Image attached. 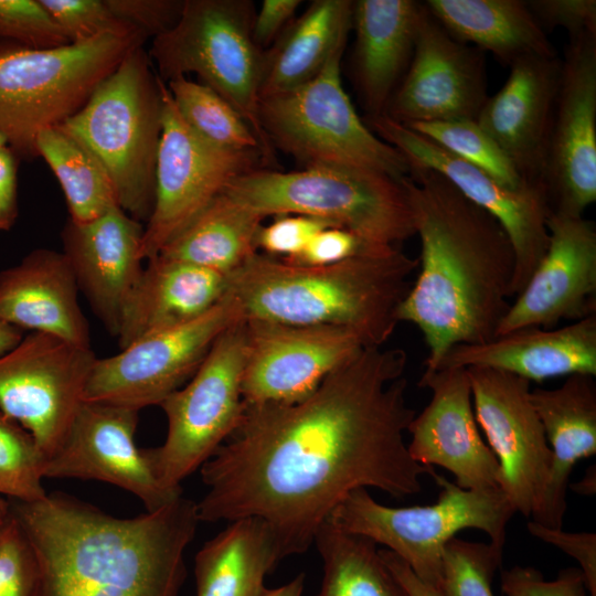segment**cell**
<instances>
[{"label": "cell", "mask_w": 596, "mask_h": 596, "mask_svg": "<svg viewBox=\"0 0 596 596\" xmlns=\"http://www.w3.org/2000/svg\"><path fill=\"white\" fill-rule=\"evenodd\" d=\"M404 350L364 347L307 397L246 405L240 424L200 468V522L258 518L281 557L305 553L354 489L393 498L422 490L434 468L408 454L416 412L406 400Z\"/></svg>", "instance_id": "obj_1"}, {"label": "cell", "mask_w": 596, "mask_h": 596, "mask_svg": "<svg viewBox=\"0 0 596 596\" xmlns=\"http://www.w3.org/2000/svg\"><path fill=\"white\" fill-rule=\"evenodd\" d=\"M402 183L421 255L397 319L422 332L423 373H432L454 347L496 337L511 304L515 256L501 224L440 173L409 164Z\"/></svg>", "instance_id": "obj_2"}, {"label": "cell", "mask_w": 596, "mask_h": 596, "mask_svg": "<svg viewBox=\"0 0 596 596\" xmlns=\"http://www.w3.org/2000/svg\"><path fill=\"white\" fill-rule=\"evenodd\" d=\"M10 503L35 561L32 596H179L195 501L181 494L132 518L61 492Z\"/></svg>", "instance_id": "obj_3"}, {"label": "cell", "mask_w": 596, "mask_h": 596, "mask_svg": "<svg viewBox=\"0 0 596 596\" xmlns=\"http://www.w3.org/2000/svg\"><path fill=\"white\" fill-rule=\"evenodd\" d=\"M418 268L396 246L327 266H298L255 253L227 275L226 294L243 319L295 326H336L368 347H383Z\"/></svg>", "instance_id": "obj_4"}, {"label": "cell", "mask_w": 596, "mask_h": 596, "mask_svg": "<svg viewBox=\"0 0 596 596\" xmlns=\"http://www.w3.org/2000/svg\"><path fill=\"white\" fill-rule=\"evenodd\" d=\"M161 84L148 52L138 46L58 125L100 163L119 207L140 223L149 220L155 204Z\"/></svg>", "instance_id": "obj_5"}, {"label": "cell", "mask_w": 596, "mask_h": 596, "mask_svg": "<svg viewBox=\"0 0 596 596\" xmlns=\"http://www.w3.org/2000/svg\"><path fill=\"white\" fill-rule=\"evenodd\" d=\"M233 201L269 215L299 214L349 230L386 246L415 235L402 179L350 166H311L280 172L253 169L222 191Z\"/></svg>", "instance_id": "obj_6"}, {"label": "cell", "mask_w": 596, "mask_h": 596, "mask_svg": "<svg viewBox=\"0 0 596 596\" xmlns=\"http://www.w3.org/2000/svg\"><path fill=\"white\" fill-rule=\"evenodd\" d=\"M147 39L135 30L54 49L0 41V132L15 156L38 158L39 134L79 110L98 84Z\"/></svg>", "instance_id": "obj_7"}, {"label": "cell", "mask_w": 596, "mask_h": 596, "mask_svg": "<svg viewBox=\"0 0 596 596\" xmlns=\"http://www.w3.org/2000/svg\"><path fill=\"white\" fill-rule=\"evenodd\" d=\"M440 491L435 503L393 508L366 488L351 491L329 519L341 530L365 536L401 557L424 582L438 588L446 544L465 529H477L503 552L507 525L515 510L500 488L464 489L433 476Z\"/></svg>", "instance_id": "obj_8"}, {"label": "cell", "mask_w": 596, "mask_h": 596, "mask_svg": "<svg viewBox=\"0 0 596 596\" xmlns=\"http://www.w3.org/2000/svg\"><path fill=\"white\" fill-rule=\"evenodd\" d=\"M254 15L248 0H184L178 22L152 39L148 55L163 82L193 73L230 103L270 161L258 116L264 53L253 39Z\"/></svg>", "instance_id": "obj_9"}, {"label": "cell", "mask_w": 596, "mask_h": 596, "mask_svg": "<svg viewBox=\"0 0 596 596\" xmlns=\"http://www.w3.org/2000/svg\"><path fill=\"white\" fill-rule=\"evenodd\" d=\"M342 54L308 83L262 98V129L272 147L306 167H359L402 179L409 173L407 160L364 124L343 89Z\"/></svg>", "instance_id": "obj_10"}, {"label": "cell", "mask_w": 596, "mask_h": 596, "mask_svg": "<svg viewBox=\"0 0 596 596\" xmlns=\"http://www.w3.org/2000/svg\"><path fill=\"white\" fill-rule=\"evenodd\" d=\"M244 320L213 343L191 379L161 404L168 432L161 446L145 448L158 481L168 490L202 467L228 438L245 409Z\"/></svg>", "instance_id": "obj_11"}, {"label": "cell", "mask_w": 596, "mask_h": 596, "mask_svg": "<svg viewBox=\"0 0 596 596\" xmlns=\"http://www.w3.org/2000/svg\"><path fill=\"white\" fill-rule=\"evenodd\" d=\"M96 360L92 348L42 332L23 336L0 356V412L31 434L43 465L84 403Z\"/></svg>", "instance_id": "obj_12"}, {"label": "cell", "mask_w": 596, "mask_h": 596, "mask_svg": "<svg viewBox=\"0 0 596 596\" xmlns=\"http://www.w3.org/2000/svg\"><path fill=\"white\" fill-rule=\"evenodd\" d=\"M242 320L238 306L226 294L195 319L151 333L114 355L97 358L84 402L136 411L160 406L191 379L216 339Z\"/></svg>", "instance_id": "obj_13"}, {"label": "cell", "mask_w": 596, "mask_h": 596, "mask_svg": "<svg viewBox=\"0 0 596 596\" xmlns=\"http://www.w3.org/2000/svg\"><path fill=\"white\" fill-rule=\"evenodd\" d=\"M161 93L155 204L143 226V260L157 256L230 181L256 169L264 159L259 152L228 151L206 142L183 121L163 81Z\"/></svg>", "instance_id": "obj_14"}, {"label": "cell", "mask_w": 596, "mask_h": 596, "mask_svg": "<svg viewBox=\"0 0 596 596\" xmlns=\"http://www.w3.org/2000/svg\"><path fill=\"white\" fill-rule=\"evenodd\" d=\"M369 128L407 160L444 175L468 200L491 214L504 228L515 256L512 299L523 289L549 245L551 206L543 187L513 190L425 136L385 115L369 118Z\"/></svg>", "instance_id": "obj_15"}, {"label": "cell", "mask_w": 596, "mask_h": 596, "mask_svg": "<svg viewBox=\"0 0 596 596\" xmlns=\"http://www.w3.org/2000/svg\"><path fill=\"white\" fill-rule=\"evenodd\" d=\"M477 424L499 462L498 487L515 512L531 518L540 505L552 462L530 383L487 368H468Z\"/></svg>", "instance_id": "obj_16"}, {"label": "cell", "mask_w": 596, "mask_h": 596, "mask_svg": "<svg viewBox=\"0 0 596 596\" xmlns=\"http://www.w3.org/2000/svg\"><path fill=\"white\" fill-rule=\"evenodd\" d=\"M243 400L289 404L304 400L365 345L353 331L336 326H295L246 319Z\"/></svg>", "instance_id": "obj_17"}, {"label": "cell", "mask_w": 596, "mask_h": 596, "mask_svg": "<svg viewBox=\"0 0 596 596\" xmlns=\"http://www.w3.org/2000/svg\"><path fill=\"white\" fill-rule=\"evenodd\" d=\"M544 185L551 212L583 216L596 201V34L570 38L561 60Z\"/></svg>", "instance_id": "obj_18"}, {"label": "cell", "mask_w": 596, "mask_h": 596, "mask_svg": "<svg viewBox=\"0 0 596 596\" xmlns=\"http://www.w3.org/2000/svg\"><path fill=\"white\" fill-rule=\"evenodd\" d=\"M483 53L455 39L425 7L412 61L383 115L403 125L477 119L489 97Z\"/></svg>", "instance_id": "obj_19"}, {"label": "cell", "mask_w": 596, "mask_h": 596, "mask_svg": "<svg viewBox=\"0 0 596 596\" xmlns=\"http://www.w3.org/2000/svg\"><path fill=\"white\" fill-rule=\"evenodd\" d=\"M139 411L84 402L57 450L44 462L43 478L98 480L137 497L146 511L173 501L182 490L158 481L135 440Z\"/></svg>", "instance_id": "obj_20"}, {"label": "cell", "mask_w": 596, "mask_h": 596, "mask_svg": "<svg viewBox=\"0 0 596 596\" xmlns=\"http://www.w3.org/2000/svg\"><path fill=\"white\" fill-rule=\"evenodd\" d=\"M546 252L513 298L496 337L524 328L550 329L596 315V228L583 216L551 212Z\"/></svg>", "instance_id": "obj_21"}, {"label": "cell", "mask_w": 596, "mask_h": 596, "mask_svg": "<svg viewBox=\"0 0 596 596\" xmlns=\"http://www.w3.org/2000/svg\"><path fill=\"white\" fill-rule=\"evenodd\" d=\"M419 386L432 395L408 426L409 456L425 467L451 472L460 488H499V462L479 433L467 370L423 373Z\"/></svg>", "instance_id": "obj_22"}, {"label": "cell", "mask_w": 596, "mask_h": 596, "mask_svg": "<svg viewBox=\"0 0 596 596\" xmlns=\"http://www.w3.org/2000/svg\"><path fill=\"white\" fill-rule=\"evenodd\" d=\"M560 76L561 58L557 55L526 56L515 61L510 65L505 83L488 97L476 119L522 179L544 189Z\"/></svg>", "instance_id": "obj_23"}, {"label": "cell", "mask_w": 596, "mask_h": 596, "mask_svg": "<svg viewBox=\"0 0 596 596\" xmlns=\"http://www.w3.org/2000/svg\"><path fill=\"white\" fill-rule=\"evenodd\" d=\"M142 234V224L118 205L89 222L68 219L62 231V252L79 291L115 337L124 308L143 270Z\"/></svg>", "instance_id": "obj_24"}, {"label": "cell", "mask_w": 596, "mask_h": 596, "mask_svg": "<svg viewBox=\"0 0 596 596\" xmlns=\"http://www.w3.org/2000/svg\"><path fill=\"white\" fill-rule=\"evenodd\" d=\"M443 368H487L529 382L578 373L596 376V315L558 328H524L487 342L458 344L436 370Z\"/></svg>", "instance_id": "obj_25"}, {"label": "cell", "mask_w": 596, "mask_h": 596, "mask_svg": "<svg viewBox=\"0 0 596 596\" xmlns=\"http://www.w3.org/2000/svg\"><path fill=\"white\" fill-rule=\"evenodd\" d=\"M78 292L63 252L34 249L17 265L0 270V320L91 348L88 321Z\"/></svg>", "instance_id": "obj_26"}, {"label": "cell", "mask_w": 596, "mask_h": 596, "mask_svg": "<svg viewBox=\"0 0 596 596\" xmlns=\"http://www.w3.org/2000/svg\"><path fill=\"white\" fill-rule=\"evenodd\" d=\"M530 400L552 451L544 493L531 519L560 529L567 508L572 470L578 460L596 454L595 376L571 374L556 389L531 390Z\"/></svg>", "instance_id": "obj_27"}, {"label": "cell", "mask_w": 596, "mask_h": 596, "mask_svg": "<svg viewBox=\"0 0 596 596\" xmlns=\"http://www.w3.org/2000/svg\"><path fill=\"white\" fill-rule=\"evenodd\" d=\"M424 2L353 1L354 81L369 118L381 116L413 57Z\"/></svg>", "instance_id": "obj_28"}, {"label": "cell", "mask_w": 596, "mask_h": 596, "mask_svg": "<svg viewBox=\"0 0 596 596\" xmlns=\"http://www.w3.org/2000/svg\"><path fill=\"white\" fill-rule=\"evenodd\" d=\"M227 275L156 256L148 260L121 315L119 350L205 313L226 295Z\"/></svg>", "instance_id": "obj_29"}, {"label": "cell", "mask_w": 596, "mask_h": 596, "mask_svg": "<svg viewBox=\"0 0 596 596\" xmlns=\"http://www.w3.org/2000/svg\"><path fill=\"white\" fill-rule=\"evenodd\" d=\"M353 1L315 0L264 53L259 100L313 79L344 50Z\"/></svg>", "instance_id": "obj_30"}, {"label": "cell", "mask_w": 596, "mask_h": 596, "mask_svg": "<svg viewBox=\"0 0 596 596\" xmlns=\"http://www.w3.org/2000/svg\"><path fill=\"white\" fill-rule=\"evenodd\" d=\"M424 4L455 39L490 52L504 65L526 56L556 55L526 1L427 0Z\"/></svg>", "instance_id": "obj_31"}, {"label": "cell", "mask_w": 596, "mask_h": 596, "mask_svg": "<svg viewBox=\"0 0 596 596\" xmlns=\"http://www.w3.org/2000/svg\"><path fill=\"white\" fill-rule=\"evenodd\" d=\"M281 560L265 521L234 520L195 554L196 596H263L266 576Z\"/></svg>", "instance_id": "obj_32"}, {"label": "cell", "mask_w": 596, "mask_h": 596, "mask_svg": "<svg viewBox=\"0 0 596 596\" xmlns=\"http://www.w3.org/2000/svg\"><path fill=\"white\" fill-rule=\"evenodd\" d=\"M264 219L221 192L157 256L230 275L257 253Z\"/></svg>", "instance_id": "obj_33"}, {"label": "cell", "mask_w": 596, "mask_h": 596, "mask_svg": "<svg viewBox=\"0 0 596 596\" xmlns=\"http://www.w3.org/2000/svg\"><path fill=\"white\" fill-rule=\"evenodd\" d=\"M313 544L322 561L321 586L315 596H408L374 541L345 532L328 518Z\"/></svg>", "instance_id": "obj_34"}, {"label": "cell", "mask_w": 596, "mask_h": 596, "mask_svg": "<svg viewBox=\"0 0 596 596\" xmlns=\"http://www.w3.org/2000/svg\"><path fill=\"white\" fill-rule=\"evenodd\" d=\"M35 146L61 184L70 220L89 222L118 205L104 168L58 126L42 130Z\"/></svg>", "instance_id": "obj_35"}, {"label": "cell", "mask_w": 596, "mask_h": 596, "mask_svg": "<svg viewBox=\"0 0 596 596\" xmlns=\"http://www.w3.org/2000/svg\"><path fill=\"white\" fill-rule=\"evenodd\" d=\"M183 121L200 138L223 150L259 152L262 146L237 110L206 85L180 76L166 83Z\"/></svg>", "instance_id": "obj_36"}, {"label": "cell", "mask_w": 596, "mask_h": 596, "mask_svg": "<svg viewBox=\"0 0 596 596\" xmlns=\"http://www.w3.org/2000/svg\"><path fill=\"white\" fill-rule=\"evenodd\" d=\"M405 126L485 171L504 187L518 190L532 185L522 179L476 119L412 123Z\"/></svg>", "instance_id": "obj_37"}, {"label": "cell", "mask_w": 596, "mask_h": 596, "mask_svg": "<svg viewBox=\"0 0 596 596\" xmlns=\"http://www.w3.org/2000/svg\"><path fill=\"white\" fill-rule=\"evenodd\" d=\"M43 458L31 436L0 412V496L30 502L43 498Z\"/></svg>", "instance_id": "obj_38"}, {"label": "cell", "mask_w": 596, "mask_h": 596, "mask_svg": "<svg viewBox=\"0 0 596 596\" xmlns=\"http://www.w3.org/2000/svg\"><path fill=\"white\" fill-rule=\"evenodd\" d=\"M503 552L490 543L453 538L443 553L438 589L443 596H493L491 582Z\"/></svg>", "instance_id": "obj_39"}, {"label": "cell", "mask_w": 596, "mask_h": 596, "mask_svg": "<svg viewBox=\"0 0 596 596\" xmlns=\"http://www.w3.org/2000/svg\"><path fill=\"white\" fill-rule=\"evenodd\" d=\"M70 43H79L110 33L135 31L119 20L106 0H39ZM138 31V30H136Z\"/></svg>", "instance_id": "obj_40"}, {"label": "cell", "mask_w": 596, "mask_h": 596, "mask_svg": "<svg viewBox=\"0 0 596 596\" xmlns=\"http://www.w3.org/2000/svg\"><path fill=\"white\" fill-rule=\"evenodd\" d=\"M0 41L32 49L70 44L39 0H0Z\"/></svg>", "instance_id": "obj_41"}, {"label": "cell", "mask_w": 596, "mask_h": 596, "mask_svg": "<svg viewBox=\"0 0 596 596\" xmlns=\"http://www.w3.org/2000/svg\"><path fill=\"white\" fill-rule=\"evenodd\" d=\"M34 583L33 552L11 513L0 534V596H32Z\"/></svg>", "instance_id": "obj_42"}, {"label": "cell", "mask_w": 596, "mask_h": 596, "mask_svg": "<svg viewBox=\"0 0 596 596\" xmlns=\"http://www.w3.org/2000/svg\"><path fill=\"white\" fill-rule=\"evenodd\" d=\"M391 247L394 246L376 244L349 230L330 226L319 231L299 255L281 260L298 266H327Z\"/></svg>", "instance_id": "obj_43"}, {"label": "cell", "mask_w": 596, "mask_h": 596, "mask_svg": "<svg viewBox=\"0 0 596 596\" xmlns=\"http://www.w3.org/2000/svg\"><path fill=\"white\" fill-rule=\"evenodd\" d=\"M330 226L328 222L311 216L276 215L272 223L260 226L256 246L265 255L290 259L299 255L319 231Z\"/></svg>", "instance_id": "obj_44"}, {"label": "cell", "mask_w": 596, "mask_h": 596, "mask_svg": "<svg viewBox=\"0 0 596 596\" xmlns=\"http://www.w3.org/2000/svg\"><path fill=\"white\" fill-rule=\"evenodd\" d=\"M501 589L505 596H589L578 567L562 570L553 581L530 566H513L501 572Z\"/></svg>", "instance_id": "obj_45"}, {"label": "cell", "mask_w": 596, "mask_h": 596, "mask_svg": "<svg viewBox=\"0 0 596 596\" xmlns=\"http://www.w3.org/2000/svg\"><path fill=\"white\" fill-rule=\"evenodd\" d=\"M106 3L119 20L153 39L178 22L184 0H106Z\"/></svg>", "instance_id": "obj_46"}, {"label": "cell", "mask_w": 596, "mask_h": 596, "mask_svg": "<svg viewBox=\"0 0 596 596\" xmlns=\"http://www.w3.org/2000/svg\"><path fill=\"white\" fill-rule=\"evenodd\" d=\"M526 4L543 30L563 28L570 38L596 34L595 0H531Z\"/></svg>", "instance_id": "obj_47"}, {"label": "cell", "mask_w": 596, "mask_h": 596, "mask_svg": "<svg viewBox=\"0 0 596 596\" xmlns=\"http://www.w3.org/2000/svg\"><path fill=\"white\" fill-rule=\"evenodd\" d=\"M529 533L554 545L579 564L589 596H596V534L594 532H566L562 528H547L529 521Z\"/></svg>", "instance_id": "obj_48"}, {"label": "cell", "mask_w": 596, "mask_h": 596, "mask_svg": "<svg viewBox=\"0 0 596 596\" xmlns=\"http://www.w3.org/2000/svg\"><path fill=\"white\" fill-rule=\"evenodd\" d=\"M300 3V0H264L262 2L253 21V39L259 49L270 44L279 35Z\"/></svg>", "instance_id": "obj_49"}, {"label": "cell", "mask_w": 596, "mask_h": 596, "mask_svg": "<svg viewBox=\"0 0 596 596\" xmlns=\"http://www.w3.org/2000/svg\"><path fill=\"white\" fill-rule=\"evenodd\" d=\"M17 160L9 146L0 147V231L11 230L19 215Z\"/></svg>", "instance_id": "obj_50"}, {"label": "cell", "mask_w": 596, "mask_h": 596, "mask_svg": "<svg viewBox=\"0 0 596 596\" xmlns=\"http://www.w3.org/2000/svg\"><path fill=\"white\" fill-rule=\"evenodd\" d=\"M379 551L384 564L408 596H443L437 587L417 577L411 567L396 554L386 549H380Z\"/></svg>", "instance_id": "obj_51"}, {"label": "cell", "mask_w": 596, "mask_h": 596, "mask_svg": "<svg viewBox=\"0 0 596 596\" xmlns=\"http://www.w3.org/2000/svg\"><path fill=\"white\" fill-rule=\"evenodd\" d=\"M23 336L21 329L0 320V356L14 348Z\"/></svg>", "instance_id": "obj_52"}, {"label": "cell", "mask_w": 596, "mask_h": 596, "mask_svg": "<svg viewBox=\"0 0 596 596\" xmlns=\"http://www.w3.org/2000/svg\"><path fill=\"white\" fill-rule=\"evenodd\" d=\"M305 577V574L300 573L281 586L267 588L263 596H302Z\"/></svg>", "instance_id": "obj_53"}, {"label": "cell", "mask_w": 596, "mask_h": 596, "mask_svg": "<svg viewBox=\"0 0 596 596\" xmlns=\"http://www.w3.org/2000/svg\"><path fill=\"white\" fill-rule=\"evenodd\" d=\"M595 478V468L593 466V468L587 471L584 479L575 483L573 489H575L581 494H594L596 489Z\"/></svg>", "instance_id": "obj_54"}, {"label": "cell", "mask_w": 596, "mask_h": 596, "mask_svg": "<svg viewBox=\"0 0 596 596\" xmlns=\"http://www.w3.org/2000/svg\"><path fill=\"white\" fill-rule=\"evenodd\" d=\"M11 519V503L10 500L3 496H0V534L7 526Z\"/></svg>", "instance_id": "obj_55"}, {"label": "cell", "mask_w": 596, "mask_h": 596, "mask_svg": "<svg viewBox=\"0 0 596 596\" xmlns=\"http://www.w3.org/2000/svg\"><path fill=\"white\" fill-rule=\"evenodd\" d=\"M8 146V142L4 138V136L0 132V147Z\"/></svg>", "instance_id": "obj_56"}]
</instances>
